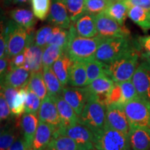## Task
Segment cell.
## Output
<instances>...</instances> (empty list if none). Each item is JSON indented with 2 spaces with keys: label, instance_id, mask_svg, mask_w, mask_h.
Segmentation results:
<instances>
[{
  "label": "cell",
  "instance_id": "6da1fadb",
  "mask_svg": "<svg viewBox=\"0 0 150 150\" xmlns=\"http://www.w3.org/2000/svg\"><path fill=\"white\" fill-rule=\"evenodd\" d=\"M70 36L65 53L73 61L86 62L95 59L97 49L106 38L99 35L94 38L81 36L76 32L73 23L70 29Z\"/></svg>",
  "mask_w": 150,
  "mask_h": 150
},
{
  "label": "cell",
  "instance_id": "7a4b0ae2",
  "mask_svg": "<svg viewBox=\"0 0 150 150\" xmlns=\"http://www.w3.org/2000/svg\"><path fill=\"white\" fill-rule=\"evenodd\" d=\"M138 60L139 53L132 47L110 63H105V71L115 83L131 80L138 66Z\"/></svg>",
  "mask_w": 150,
  "mask_h": 150
},
{
  "label": "cell",
  "instance_id": "3957f363",
  "mask_svg": "<svg viewBox=\"0 0 150 150\" xmlns=\"http://www.w3.org/2000/svg\"><path fill=\"white\" fill-rule=\"evenodd\" d=\"M106 112V105L96 95L91 94L83 111L79 116V123L95 134L104 127Z\"/></svg>",
  "mask_w": 150,
  "mask_h": 150
},
{
  "label": "cell",
  "instance_id": "277c9868",
  "mask_svg": "<svg viewBox=\"0 0 150 150\" xmlns=\"http://www.w3.org/2000/svg\"><path fill=\"white\" fill-rule=\"evenodd\" d=\"M1 31L4 34L8 49L9 59L25 50L32 35L33 29L27 30L17 24L13 20H8Z\"/></svg>",
  "mask_w": 150,
  "mask_h": 150
},
{
  "label": "cell",
  "instance_id": "5b68a950",
  "mask_svg": "<svg viewBox=\"0 0 150 150\" xmlns=\"http://www.w3.org/2000/svg\"><path fill=\"white\" fill-rule=\"evenodd\" d=\"M94 146L97 150H130L129 135L110 128H104L94 134Z\"/></svg>",
  "mask_w": 150,
  "mask_h": 150
},
{
  "label": "cell",
  "instance_id": "8992f818",
  "mask_svg": "<svg viewBox=\"0 0 150 150\" xmlns=\"http://www.w3.org/2000/svg\"><path fill=\"white\" fill-rule=\"evenodd\" d=\"M132 47L129 37L105 39L97 49L95 59L106 64L109 63Z\"/></svg>",
  "mask_w": 150,
  "mask_h": 150
},
{
  "label": "cell",
  "instance_id": "52a82bcc",
  "mask_svg": "<svg viewBox=\"0 0 150 150\" xmlns=\"http://www.w3.org/2000/svg\"><path fill=\"white\" fill-rule=\"evenodd\" d=\"M130 128L150 129V100L138 97L125 105Z\"/></svg>",
  "mask_w": 150,
  "mask_h": 150
},
{
  "label": "cell",
  "instance_id": "ba28073f",
  "mask_svg": "<svg viewBox=\"0 0 150 150\" xmlns=\"http://www.w3.org/2000/svg\"><path fill=\"white\" fill-rule=\"evenodd\" d=\"M55 134L72 138L77 144L79 150L95 149L94 134L88 127L79 123L73 127H59Z\"/></svg>",
  "mask_w": 150,
  "mask_h": 150
},
{
  "label": "cell",
  "instance_id": "9c48e42d",
  "mask_svg": "<svg viewBox=\"0 0 150 150\" xmlns=\"http://www.w3.org/2000/svg\"><path fill=\"white\" fill-rule=\"evenodd\" d=\"M95 21L99 36L104 38L129 37L130 31L124 25L120 24L105 12L95 16Z\"/></svg>",
  "mask_w": 150,
  "mask_h": 150
},
{
  "label": "cell",
  "instance_id": "30bf717a",
  "mask_svg": "<svg viewBox=\"0 0 150 150\" xmlns=\"http://www.w3.org/2000/svg\"><path fill=\"white\" fill-rule=\"evenodd\" d=\"M105 125L124 134H129L130 125L125 110V105L119 104L107 105Z\"/></svg>",
  "mask_w": 150,
  "mask_h": 150
},
{
  "label": "cell",
  "instance_id": "8fae6325",
  "mask_svg": "<svg viewBox=\"0 0 150 150\" xmlns=\"http://www.w3.org/2000/svg\"><path fill=\"white\" fill-rule=\"evenodd\" d=\"M140 97L150 100V57L145 59L138 65L131 79Z\"/></svg>",
  "mask_w": 150,
  "mask_h": 150
},
{
  "label": "cell",
  "instance_id": "7c38bea8",
  "mask_svg": "<svg viewBox=\"0 0 150 150\" xmlns=\"http://www.w3.org/2000/svg\"><path fill=\"white\" fill-rule=\"evenodd\" d=\"M90 95L91 93L86 86L83 88L65 87L62 93V96L72 106L78 116L81 114Z\"/></svg>",
  "mask_w": 150,
  "mask_h": 150
},
{
  "label": "cell",
  "instance_id": "4fadbf2b",
  "mask_svg": "<svg viewBox=\"0 0 150 150\" xmlns=\"http://www.w3.org/2000/svg\"><path fill=\"white\" fill-rule=\"evenodd\" d=\"M47 21L53 27H58L63 29H70L71 21L66 6L63 0H52L51 8Z\"/></svg>",
  "mask_w": 150,
  "mask_h": 150
},
{
  "label": "cell",
  "instance_id": "5bb4252c",
  "mask_svg": "<svg viewBox=\"0 0 150 150\" xmlns=\"http://www.w3.org/2000/svg\"><path fill=\"white\" fill-rule=\"evenodd\" d=\"M44 49L35 43V35H33L25 49L26 59L23 67L31 73L42 71V54Z\"/></svg>",
  "mask_w": 150,
  "mask_h": 150
},
{
  "label": "cell",
  "instance_id": "9a60e30c",
  "mask_svg": "<svg viewBox=\"0 0 150 150\" xmlns=\"http://www.w3.org/2000/svg\"><path fill=\"white\" fill-rule=\"evenodd\" d=\"M38 116L39 121L50 124L57 129L61 127V120L55 101L50 95H47L41 102Z\"/></svg>",
  "mask_w": 150,
  "mask_h": 150
},
{
  "label": "cell",
  "instance_id": "2e32d148",
  "mask_svg": "<svg viewBox=\"0 0 150 150\" xmlns=\"http://www.w3.org/2000/svg\"><path fill=\"white\" fill-rule=\"evenodd\" d=\"M21 132L20 121L18 117H12L1 129L0 135V150H7L12 144L20 138Z\"/></svg>",
  "mask_w": 150,
  "mask_h": 150
},
{
  "label": "cell",
  "instance_id": "e0dca14e",
  "mask_svg": "<svg viewBox=\"0 0 150 150\" xmlns=\"http://www.w3.org/2000/svg\"><path fill=\"white\" fill-rule=\"evenodd\" d=\"M61 120V127H70L79 124V116L62 95L53 97Z\"/></svg>",
  "mask_w": 150,
  "mask_h": 150
},
{
  "label": "cell",
  "instance_id": "ac0fdd59",
  "mask_svg": "<svg viewBox=\"0 0 150 150\" xmlns=\"http://www.w3.org/2000/svg\"><path fill=\"white\" fill-rule=\"evenodd\" d=\"M36 114L25 113L22 115L20 120L21 134L25 143L27 149H31L32 147L33 139L36 133L39 120Z\"/></svg>",
  "mask_w": 150,
  "mask_h": 150
},
{
  "label": "cell",
  "instance_id": "d6986e66",
  "mask_svg": "<svg viewBox=\"0 0 150 150\" xmlns=\"http://www.w3.org/2000/svg\"><path fill=\"white\" fill-rule=\"evenodd\" d=\"M31 72L24 67H20L9 70L2 80L1 84L11 86L16 89L25 88L29 83Z\"/></svg>",
  "mask_w": 150,
  "mask_h": 150
},
{
  "label": "cell",
  "instance_id": "ffe728a7",
  "mask_svg": "<svg viewBox=\"0 0 150 150\" xmlns=\"http://www.w3.org/2000/svg\"><path fill=\"white\" fill-rule=\"evenodd\" d=\"M56 130V127L50 124L39 121L31 147L32 150H45Z\"/></svg>",
  "mask_w": 150,
  "mask_h": 150
},
{
  "label": "cell",
  "instance_id": "44dd1931",
  "mask_svg": "<svg viewBox=\"0 0 150 150\" xmlns=\"http://www.w3.org/2000/svg\"><path fill=\"white\" fill-rule=\"evenodd\" d=\"M129 140L132 150H150V129L131 127Z\"/></svg>",
  "mask_w": 150,
  "mask_h": 150
},
{
  "label": "cell",
  "instance_id": "7402d4cb",
  "mask_svg": "<svg viewBox=\"0 0 150 150\" xmlns=\"http://www.w3.org/2000/svg\"><path fill=\"white\" fill-rule=\"evenodd\" d=\"M73 24L76 32L81 36L94 38L98 35L95 16L86 13L74 22H73Z\"/></svg>",
  "mask_w": 150,
  "mask_h": 150
},
{
  "label": "cell",
  "instance_id": "603a6c76",
  "mask_svg": "<svg viewBox=\"0 0 150 150\" xmlns=\"http://www.w3.org/2000/svg\"><path fill=\"white\" fill-rule=\"evenodd\" d=\"M115 82L107 75L100 76L87 86L91 94L96 95L106 104V97L110 90L113 87Z\"/></svg>",
  "mask_w": 150,
  "mask_h": 150
},
{
  "label": "cell",
  "instance_id": "cb8c5ba5",
  "mask_svg": "<svg viewBox=\"0 0 150 150\" xmlns=\"http://www.w3.org/2000/svg\"><path fill=\"white\" fill-rule=\"evenodd\" d=\"M73 63L74 61L64 52L52 66V70L63 88L67 87L68 85L69 76Z\"/></svg>",
  "mask_w": 150,
  "mask_h": 150
},
{
  "label": "cell",
  "instance_id": "d4e9b609",
  "mask_svg": "<svg viewBox=\"0 0 150 150\" xmlns=\"http://www.w3.org/2000/svg\"><path fill=\"white\" fill-rule=\"evenodd\" d=\"M88 76L86 63L74 61L71 67L68 85L72 87L83 88L87 86Z\"/></svg>",
  "mask_w": 150,
  "mask_h": 150
},
{
  "label": "cell",
  "instance_id": "484cf974",
  "mask_svg": "<svg viewBox=\"0 0 150 150\" xmlns=\"http://www.w3.org/2000/svg\"><path fill=\"white\" fill-rule=\"evenodd\" d=\"M10 17L12 20L27 30L33 29L36 23L33 12L27 8L13 9L10 12Z\"/></svg>",
  "mask_w": 150,
  "mask_h": 150
},
{
  "label": "cell",
  "instance_id": "4316f807",
  "mask_svg": "<svg viewBox=\"0 0 150 150\" xmlns=\"http://www.w3.org/2000/svg\"><path fill=\"white\" fill-rule=\"evenodd\" d=\"M42 72L48 95L54 97L62 95L64 88L54 72L52 67H44L42 69Z\"/></svg>",
  "mask_w": 150,
  "mask_h": 150
},
{
  "label": "cell",
  "instance_id": "83f0119b",
  "mask_svg": "<svg viewBox=\"0 0 150 150\" xmlns=\"http://www.w3.org/2000/svg\"><path fill=\"white\" fill-rule=\"evenodd\" d=\"M104 12L120 24L124 25V22L128 17L129 7L125 2V0H115L110 3Z\"/></svg>",
  "mask_w": 150,
  "mask_h": 150
},
{
  "label": "cell",
  "instance_id": "f1b7e54d",
  "mask_svg": "<svg viewBox=\"0 0 150 150\" xmlns=\"http://www.w3.org/2000/svg\"><path fill=\"white\" fill-rule=\"evenodd\" d=\"M128 17L144 31L150 30V13L142 7L134 6L129 8Z\"/></svg>",
  "mask_w": 150,
  "mask_h": 150
},
{
  "label": "cell",
  "instance_id": "f546056e",
  "mask_svg": "<svg viewBox=\"0 0 150 150\" xmlns=\"http://www.w3.org/2000/svg\"><path fill=\"white\" fill-rule=\"evenodd\" d=\"M27 88L32 91L41 100L48 95L42 71L31 73Z\"/></svg>",
  "mask_w": 150,
  "mask_h": 150
},
{
  "label": "cell",
  "instance_id": "4dcf8cb0",
  "mask_svg": "<svg viewBox=\"0 0 150 150\" xmlns=\"http://www.w3.org/2000/svg\"><path fill=\"white\" fill-rule=\"evenodd\" d=\"M45 150H79V147L72 138L54 133L53 138Z\"/></svg>",
  "mask_w": 150,
  "mask_h": 150
},
{
  "label": "cell",
  "instance_id": "1f68e13d",
  "mask_svg": "<svg viewBox=\"0 0 150 150\" xmlns=\"http://www.w3.org/2000/svg\"><path fill=\"white\" fill-rule=\"evenodd\" d=\"M85 63L88 76L87 86L91 84L93 81L97 79V78L104 76V75H107L105 71V63L102 62L95 59L86 62Z\"/></svg>",
  "mask_w": 150,
  "mask_h": 150
},
{
  "label": "cell",
  "instance_id": "d6a6232c",
  "mask_svg": "<svg viewBox=\"0 0 150 150\" xmlns=\"http://www.w3.org/2000/svg\"><path fill=\"white\" fill-rule=\"evenodd\" d=\"M65 3L71 21L73 23L86 13V0H63Z\"/></svg>",
  "mask_w": 150,
  "mask_h": 150
},
{
  "label": "cell",
  "instance_id": "836d02e7",
  "mask_svg": "<svg viewBox=\"0 0 150 150\" xmlns=\"http://www.w3.org/2000/svg\"><path fill=\"white\" fill-rule=\"evenodd\" d=\"M64 53V50L55 45H48L43 50L42 67H52L55 62Z\"/></svg>",
  "mask_w": 150,
  "mask_h": 150
},
{
  "label": "cell",
  "instance_id": "e575fe53",
  "mask_svg": "<svg viewBox=\"0 0 150 150\" xmlns=\"http://www.w3.org/2000/svg\"><path fill=\"white\" fill-rule=\"evenodd\" d=\"M69 36H70L69 29L54 27L48 45H55L59 46L64 50L65 52L67 44H68Z\"/></svg>",
  "mask_w": 150,
  "mask_h": 150
},
{
  "label": "cell",
  "instance_id": "d590c367",
  "mask_svg": "<svg viewBox=\"0 0 150 150\" xmlns=\"http://www.w3.org/2000/svg\"><path fill=\"white\" fill-rule=\"evenodd\" d=\"M27 86L19 90L13 101L12 107L11 108L13 117H19L25 112V103L27 96Z\"/></svg>",
  "mask_w": 150,
  "mask_h": 150
},
{
  "label": "cell",
  "instance_id": "8d00e7d4",
  "mask_svg": "<svg viewBox=\"0 0 150 150\" xmlns=\"http://www.w3.org/2000/svg\"><path fill=\"white\" fill-rule=\"evenodd\" d=\"M51 0H31L32 11L35 18L40 20L47 18L51 8Z\"/></svg>",
  "mask_w": 150,
  "mask_h": 150
},
{
  "label": "cell",
  "instance_id": "74e56055",
  "mask_svg": "<svg viewBox=\"0 0 150 150\" xmlns=\"http://www.w3.org/2000/svg\"><path fill=\"white\" fill-rule=\"evenodd\" d=\"M111 2L110 0H86V13L97 16L104 12Z\"/></svg>",
  "mask_w": 150,
  "mask_h": 150
},
{
  "label": "cell",
  "instance_id": "f35d334b",
  "mask_svg": "<svg viewBox=\"0 0 150 150\" xmlns=\"http://www.w3.org/2000/svg\"><path fill=\"white\" fill-rule=\"evenodd\" d=\"M42 100L32 91L27 88V96L25 103V113L38 115Z\"/></svg>",
  "mask_w": 150,
  "mask_h": 150
},
{
  "label": "cell",
  "instance_id": "ab89813d",
  "mask_svg": "<svg viewBox=\"0 0 150 150\" xmlns=\"http://www.w3.org/2000/svg\"><path fill=\"white\" fill-rule=\"evenodd\" d=\"M53 27L52 26H44L39 29L35 33V43L38 46L44 49L48 45L51 38Z\"/></svg>",
  "mask_w": 150,
  "mask_h": 150
},
{
  "label": "cell",
  "instance_id": "60d3db41",
  "mask_svg": "<svg viewBox=\"0 0 150 150\" xmlns=\"http://www.w3.org/2000/svg\"><path fill=\"white\" fill-rule=\"evenodd\" d=\"M119 84L122 90L123 103L125 105L133 99L140 97L131 80L121 82V83H119Z\"/></svg>",
  "mask_w": 150,
  "mask_h": 150
},
{
  "label": "cell",
  "instance_id": "b9f144b4",
  "mask_svg": "<svg viewBox=\"0 0 150 150\" xmlns=\"http://www.w3.org/2000/svg\"><path fill=\"white\" fill-rule=\"evenodd\" d=\"M13 117L12 113L10 106L6 100L1 93L0 95V120L1 122H4L6 120H9Z\"/></svg>",
  "mask_w": 150,
  "mask_h": 150
},
{
  "label": "cell",
  "instance_id": "7bdbcfd3",
  "mask_svg": "<svg viewBox=\"0 0 150 150\" xmlns=\"http://www.w3.org/2000/svg\"><path fill=\"white\" fill-rule=\"evenodd\" d=\"M18 91V89L15 88L11 87V86L1 84V93L4 95L11 108L12 107L13 101Z\"/></svg>",
  "mask_w": 150,
  "mask_h": 150
},
{
  "label": "cell",
  "instance_id": "ee69618b",
  "mask_svg": "<svg viewBox=\"0 0 150 150\" xmlns=\"http://www.w3.org/2000/svg\"><path fill=\"white\" fill-rule=\"evenodd\" d=\"M25 59L26 54L25 50H24L21 53L17 54L9 59V70L23 66L25 63Z\"/></svg>",
  "mask_w": 150,
  "mask_h": 150
},
{
  "label": "cell",
  "instance_id": "f6af8a7d",
  "mask_svg": "<svg viewBox=\"0 0 150 150\" xmlns=\"http://www.w3.org/2000/svg\"><path fill=\"white\" fill-rule=\"evenodd\" d=\"M129 8L134 6L142 7L150 13V0H125Z\"/></svg>",
  "mask_w": 150,
  "mask_h": 150
},
{
  "label": "cell",
  "instance_id": "bcb514c9",
  "mask_svg": "<svg viewBox=\"0 0 150 150\" xmlns=\"http://www.w3.org/2000/svg\"><path fill=\"white\" fill-rule=\"evenodd\" d=\"M0 58L4 59L8 58V49H7V44L4 34L1 31V35H0Z\"/></svg>",
  "mask_w": 150,
  "mask_h": 150
},
{
  "label": "cell",
  "instance_id": "7dc6e473",
  "mask_svg": "<svg viewBox=\"0 0 150 150\" xmlns=\"http://www.w3.org/2000/svg\"><path fill=\"white\" fill-rule=\"evenodd\" d=\"M9 71V59L4 58L0 59V75L2 80Z\"/></svg>",
  "mask_w": 150,
  "mask_h": 150
},
{
  "label": "cell",
  "instance_id": "c3c4849f",
  "mask_svg": "<svg viewBox=\"0 0 150 150\" xmlns=\"http://www.w3.org/2000/svg\"><path fill=\"white\" fill-rule=\"evenodd\" d=\"M7 150H27L23 138H18Z\"/></svg>",
  "mask_w": 150,
  "mask_h": 150
},
{
  "label": "cell",
  "instance_id": "681fc988",
  "mask_svg": "<svg viewBox=\"0 0 150 150\" xmlns=\"http://www.w3.org/2000/svg\"><path fill=\"white\" fill-rule=\"evenodd\" d=\"M138 40L140 45L147 52L148 55L150 57V35L140 37Z\"/></svg>",
  "mask_w": 150,
  "mask_h": 150
},
{
  "label": "cell",
  "instance_id": "f907efd6",
  "mask_svg": "<svg viewBox=\"0 0 150 150\" xmlns=\"http://www.w3.org/2000/svg\"><path fill=\"white\" fill-rule=\"evenodd\" d=\"M30 0H13V4H22V3H26L29 1Z\"/></svg>",
  "mask_w": 150,
  "mask_h": 150
},
{
  "label": "cell",
  "instance_id": "816d5d0a",
  "mask_svg": "<svg viewBox=\"0 0 150 150\" xmlns=\"http://www.w3.org/2000/svg\"><path fill=\"white\" fill-rule=\"evenodd\" d=\"M13 1V0H4V2L6 6H8L10 5V4Z\"/></svg>",
  "mask_w": 150,
  "mask_h": 150
},
{
  "label": "cell",
  "instance_id": "f5cc1de1",
  "mask_svg": "<svg viewBox=\"0 0 150 150\" xmlns=\"http://www.w3.org/2000/svg\"><path fill=\"white\" fill-rule=\"evenodd\" d=\"M27 150H32V149H31H31H27Z\"/></svg>",
  "mask_w": 150,
  "mask_h": 150
},
{
  "label": "cell",
  "instance_id": "db71d44e",
  "mask_svg": "<svg viewBox=\"0 0 150 150\" xmlns=\"http://www.w3.org/2000/svg\"><path fill=\"white\" fill-rule=\"evenodd\" d=\"M110 1H115V0H110Z\"/></svg>",
  "mask_w": 150,
  "mask_h": 150
},
{
  "label": "cell",
  "instance_id": "11a10c76",
  "mask_svg": "<svg viewBox=\"0 0 150 150\" xmlns=\"http://www.w3.org/2000/svg\"><path fill=\"white\" fill-rule=\"evenodd\" d=\"M93 150H97V149H93Z\"/></svg>",
  "mask_w": 150,
  "mask_h": 150
}]
</instances>
